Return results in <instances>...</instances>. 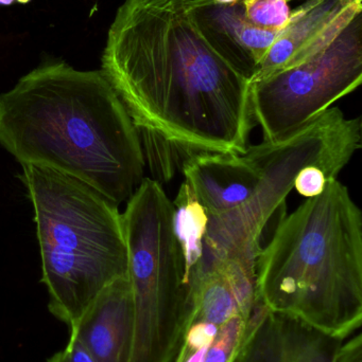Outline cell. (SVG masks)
<instances>
[{
  "mask_svg": "<svg viewBox=\"0 0 362 362\" xmlns=\"http://www.w3.org/2000/svg\"><path fill=\"white\" fill-rule=\"evenodd\" d=\"M121 215L135 317L130 362H172L191 313L174 204L163 185L144 178Z\"/></svg>",
  "mask_w": 362,
  "mask_h": 362,
  "instance_id": "obj_6",
  "label": "cell"
},
{
  "mask_svg": "<svg viewBox=\"0 0 362 362\" xmlns=\"http://www.w3.org/2000/svg\"><path fill=\"white\" fill-rule=\"evenodd\" d=\"M15 1L21 2V4H27L30 0H0V6H11V4H14Z\"/></svg>",
  "mask_w": 362,
  "mask_h": 362,
  "instance_id": "obj_21",
  "label": "cell"
},
{
  "mask_svg": "<svg viewBox=\"0 0 362 362\" xmlns=\"http://www.w3.org/2000/svg\"><path fill=\"white\" fill-rule=\"evenodd\" d=\"M145 165L159 185L169 182L182 173L183 169L196 155L204 152L182 142L169 139L152 129L137 127Z\"/></svg>",
  "mask_w": 362,
  "mask_h": 362,
  "instance_id": "obj_15",
  "label": "cell"
},
{
  "mask_svg": "<svg viewBox=\"0 0 362 362\" xmlns=\"http://www.w3.org/2000/svg\"><path fill=\"white\" fill-rule=\"evenodd\" d=\"M327 182L329 180H327L324 172L320 168L310 165V167L304 168L299 172L295 177L293 187L303 197L312 198L322 194Z\"/></svg>",
  "mask_w": 362,
  "mask_h": 362,
  "instance_id": "obj_17",
  "label": "cell"
},
{
  "mask_svg": "<svg viewBox=\"0 0 362 362\" xmlns=\"http://www.w3.org/2000/svg\"><path fill=\"white\" fill-rule=\"evenodd\" d=\"M361 13L299 65L251 83L253 119L264 140L297 131L361 86Z\"/></svg>",
  "mask_w": 362,
  "mask_h": 362,
  "instance_id": "obj_7",
  "label": "cell"
},
{
  "mask_svg": "<svg viewBox=\"0 0 362 362\" xmlns=\"http://www.w3.org/2000/svg\"><path fill=\"white\" fill-rule=\"evenodd\" d=\"M361 148V121L331 107L297 131L248 146L244 154L261 173L252 197L221 216H208L202 264L234 261L255 272L261 236L282 208L299 172L320 168L327 180H337Z\"/></svg>",
  "mask_w": 362,
  "mask_h": 362,
  "instance_id": "obj_5",
  "label": "cell"
},
{
  "mask_svg": "<svg viewBox=\"0 0 362 362\" xmlns=\"http://www.w3.org/2000/svg\"><path fill=\"white\" fill-rule=\"evenodd\" d=\"M101 62L135 127L198 150L246 152L250 81L208 44L193 0H125Z\"/></svg>",
  "mask_w": 362,
  "mask_h": 362,
  "instance_id": "obj_1",
  "label": "cell"
},
{
  "mask_svg": "<svg viewBox=\"0 0 362 362\" xmlns=\"http://www.w3.org/2000/svg\"><path fill=\"white\" fill-rule=\"evenodd\" d=\"M193 13L208 44L249 81L284 30L271 31L252 25L242 1L222 6L212 0H193Z\"/></svg>",
  "mask_w": 362,
  "mask_h": 362,
  "instance_id": "obj_11",
  "label": "cell"
},
{
  "mask_svg": "<svg viewBox=\"0 0 362 362\" xmlns=\"http://www.w3.org/2000/svg\"><path fill=\"white\" fill-rule=\"evenodd\" d=\"M135 317L129 278L106 287L74 325L69 338L80 342L96 362H130Z\"/></svg>",
  "mask_w": 362,
  "mask_h": 362,
  "instance_id": "obj_10",
  "label": "cell"
},
{
  "mask_svg": "<svg viewBox=\"0 0 362 362\" xmlns=\"http://www.w3.org/2000/svg\"><path fill=\"white\" fill-rule=\"evenodd\" d=\"M338 1L341 2L344 6H348V4H362V0H338Z\"/></svg>",
  "mask_w": 362,
  "mask_h": 362,
  "instance_id": "obj_22",
  "label": "cell"
},
{
  "mask_svg": "<svg viewBox=\"0 0 362 362\" xmlns=\"http://www.w3.org/2000/svg\"><path fill=\"white\" fill-rule=\"evenodd\" d=\"M213 4H222V6H232V4H238L242 0H212Z\"/></svg>",
  "mask_w": 362,
  "mask_h": 362,
  "instance_id": "obj_20",
  "label": "cell"
},
{
  "mask_svg": "<svg viewBox=\"0 0 362 362\" xmlns=\"http://www.w3.org/2000/svg\"><path fill=\"white\" fill-rule=\"evenodd\" d=\"M0 146L21 165L86 183L117 206L144 180L137 129L101 70L43 64L0 93Z\"/></svg>",
  "mask_w": 362,
  "mask_h": 362,
  "instance_id": "obj_2",
  "label": "cell"
},
{
  "mask_svg": "<svg viewBox=\"0 0 362 362\" xmlns=\"http://www.w3.org/2000/svg\"><path fill=\"white\" fill-rule=\"evenodd\" d=\"M334 362H362V335L357 334L352 339L342 344Z\"/></svg>",
  "mask_w": 362,
  "mask_h": 362,
  "instance_id": "obj_19",
  "label": "cell"
},
{
  "mask_svg": "<svg viewBox=\"0 0 362 362\" xmlns=\"http://www.w3.org/2000/svg\"><path fill=\"white\" fill-rule=\"evenodd\" d=\"M174 204V231L185 262V280L202 263L208 214L186 180L181 185Z\"/></svg>",
  "mask_w": 362,
  "mask_h": 362,
  "instance_id": "obj_14",
  "label": "cell"
},
{
  "mask_svg": "<svg viewBox=\"0 0 362 362\" xmlns=\"http://www.w3.org/2000/svg\"><path fill=\"white\" fill-rule=\"evenodd\" d=\"M256 299L346 339L362 322V213L338 180L283 216L256 257Z\"/></svg>",
  "mask_w": 362,
  "mask_h": 362,
  "instance_id": "obj_3",
  "label": "cell"
},
{
  "mask_svg": "<svg viewBox=\"0 0 362 362\" xmlns=\"http://www.w3.org/2000/svg\"><path fill=\"white\" fill-rule=\"evenodd\" d=\"M237 315L223 325L189 319L180 348L172 362H235L252 325Z\"/></svg>",
  "mask_w": 362,
  "mask_h": 362,
  "instance_id": "obj_13",
  "label": "cell"
},
{
  "mask_svg": "<svg viewBox=\"0 0 362 362\" xmlns=\"http://www.w3.org/2000/svg\"><path fill=\"white\" fill-rule=\"evenodd\" d=\"M344 338L257 302L252 325L235 362H334Z\"/></svg>",
  "mask_w": 362,
  "mask_h": 362,
  "instance_id": "obj_8",
  "label": "cell"
},
{
  "mask_svg": "<svg viewBox=\"0 0 362 362\" xmlns=\"http://www.w3.org/2000/svg\"><path fill=\"white\" fill-rule=\"evenodd\" d=\"M291 0H242L246 18L252 25L271 31H282L290 21Z\"/></svg>",
  "mask_w": 362,
  "mask_h": 362,
  "instance_id": "obj_16",
  "label": "cell"
},
{
  "mask_svg": "<svg viewBox=\"0 0 362 362\" xmlns=\"http://www.w3.org/2000/svg\"><path fill=\"white\" fill-rule=\"evenodd\" d=\"M47 362H96L89 353L77 340L68 339L63 350L55 353Z\"/></svg>",
  "mask_w": 362,
  "mask_h": 362,
  "instance_id": "obj_18",
  "label": "cell"
},
{
  "mask_svg": "<svg viewBox=\"0 0 362 362\" xmlns=\"http://www.w3.org/2000/svg\"><path fill=\"white\" fill-rule=\"evenodd\" d=\"M21 178L33 204L49 312L70 327L128 276L123 215L97 189L55 170L25 165Z\"/></svg>",
  "mask_w": 362,
  "mask_h": 362,
  "instance_id": "obj_4",
  "label": "cell"
},
{
  "mask_svg": "<svg viewBox=\"0 0 362 362\" xmlns=\"http://www.w3.org/2000/svg\"><path fill=\"white\" fill-rule=\"evenodd\" d=\"M182 174L208 216H221L246 204L261 180L244 153L204 151L187 163Z\"/></svg>",
  "mask_w": 362,
  "mask_h": 362,
  "instance_id": "obj_12",
  "label": "cell"
},
{
  "mask_svg": "<svg viewBox=\"0 0 362 362\" xmlns=\"http://www.w3.org/2000/svg\"><path fill=\"white\" fill-rule=\"evenodd\" d=\"M362 4L344 6L338 0H307L291 13L250 83L299 65L324 48L358 13Z\"/></svg>",
  "mask_w": 362,
  "mask_h": 362,
  "instance_id": "obj_9",
  "label": "cell"
}]
</instances>
